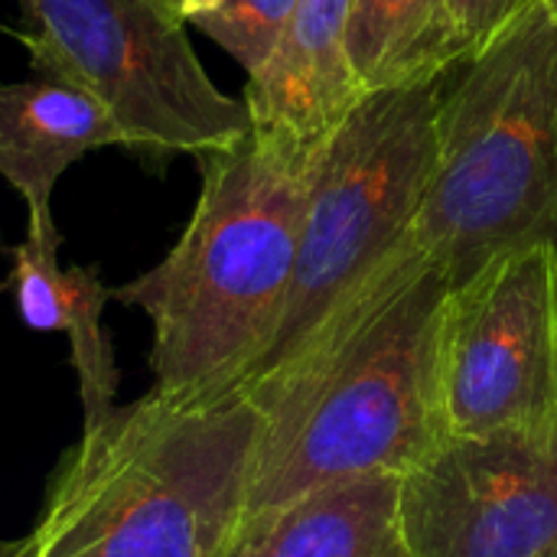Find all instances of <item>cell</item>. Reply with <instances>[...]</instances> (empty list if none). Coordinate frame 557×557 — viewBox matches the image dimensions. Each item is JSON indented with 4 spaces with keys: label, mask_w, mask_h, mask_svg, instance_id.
<instances>
[{
    "label": "cell",
    "mask_w": 557,
    "mask_h": 557,
    "mask_svg": "<svg viewBox=\"0 0 557 557\" xmlns=\"http://www.w3.org/2000/svg\"><path fill=\"white\" fill-rule=\"evenodd\" d=\"M447 277L411 248L294 362L245 385L258 411L248 512L359 476H405L447 437L437 336Z\"/></svg>",
    "instance_id": "6da1fadb"
},
{
    "label": "cell",
    "mask_w": 557,
    "mask_h": 557,
    "mask_svg": "<svg viewBox=\"0 0 557 557\" xmlns=\"http://www.w3.org/2000/svg\"><path fill=\"white\" fill-rule=\"evenodd\" d=\"M313 157L251 127L199 160L202 186L180 242L111 290L150 320L153 392L222 398L245 385L287 304Z\"/></svg>",
    "instance_id": "7a4b0ae2"
},
{
    "label": "cell",
    "mask_w": 557,
    "mask_h": 557,
    "mask_svg": "<svg viewBox=\"0 0 557 557\" xmlns=\"http://www.w3.org/2000/svg\"><path fill=\"white\" fill-rule=\"evenodd\" d=\"M258 411L245 392H147L82 428L55 467L33 557H222L248 509Z\"/></svg>",
    "instance_id": "3957f363"
},
{
    "label": "cell",
    "mask_w": 557,
    "mask_h": 557,
    "mask_svg": "<svg viewBox=\"0 0 557 557\" xmlns=\"http://www.w3.org/2000/svg\"><path fill=\"white\" fill-rule=\"evenodd\" d=\"M441 95L414 248L460 284L490 258L557 245V23L529 0Z\"/></svg>",
    "instance_id": "277c9868"
},
{
    "label": "cell",
    "mask_w": 557,
    "mask_h": 557,
    "mask_svg": "<svg viewBox=\"0 0 557 557\" xmlns=\"http://www.w3.org/2000/svg\"><path fill=\"white\" fill-rule=\"evenodd\" d=\"M441 95L444 78L369 91L317 150L287 304L245 385L294 362L414 248L411 222L437 160Z\"/></svg>",
    "instance_id": "5b68a950"
},
{
    "label": "cell",
    "mask_w": 557,
    "mask_h": 557,
    "mask_svg": "<svg viewBox=\"0 0 557 557\" xmlns=\"http://www.w3.org/2000/svg\"><path fill=\"white\" fill-rule=\"evenodd\" d=\"M20 33L42 75L98 98L147 170L176 157L202 160L251 134L245 98L225 95L202 69L186 23L150 0H20Z\"/></svg>",
    "instance_id": "8992f818"
},
{
    "label": "cell",
    "mask_w": 557,
    "mask_h": 557,
    "mask_svg": "<svg viewBox=\"0 0 557 557\" xmlns=\"http://www.w3.org/2000/svg\"><path fill=\"white\" fill-rule=\"evenodd\" d=\"M437 385L450 437L557 418V245L503 251L447 290Z\"/></svg>",
    "instance_id": "52a82bcc"
},
{
    "label": "cell",
    "mask_w": 557,
    "mask_h": 557,
    "mask_svg": "<svg viewBox=\"0 0 557 557\" xmlns=\"http://www.w3.org/2000/svg\"><path fill=\"white\" fill-rule=\"evenodd\" d=\"M398 496L414 557H555L557 418L447 437L401 476Z\"/></svg>",
    "instance_id": "ba28073f"
},
{
    "label": "cell",
    "mask_w": 557,
    "mask_h": 557,
    "mask_svg": "<svg viewBox=\"0 0 557 557\" xmlns=\"http://www.w3.org/2000/svg\"><path fill=\"white\" fill-rule=\"evenodd\" d=\"M352 0H297V10L245 104L251 127L320 150L359 108L366 88L349 55Z\"/></svg>",
    "instance_id": "9c48e42d"
},
{
    "label": "cell",
    "mask_w": 557,
    "mask_h": 557,
    "mask_svg": "<svg viewBox=\"0 0 557 557\" xmlns=\"http://www.w3.org/2000/svg\"><path fill=\"white\" fill-rule=\"evenodd\" d=\"M59 228L52 215H29L23 242L10 251L7 290L20 320L36 333H62L72 349L78 379L82 428L98 424L117 405L121 372L104 330V304L111 290L95 264H59Z\"/></svg>",
    "instance_id": "30bf717a"
},
{
    "label": "cell",
    "mask_w": 557,
    "mask_h": 557,
    "mask_svg": "<svg viewBox=\"0 0 557 557\" xmlns=\"http://www.w3.org/2000/svg\"><path fill=\"white\" fill-rule=\"evenodd\" d=\"M401 476H359L248 512L222 557H414Z\"/></svg>",
    "instance_id": "8fae6325"
},
{
    "label": "cell",
    "mask_w": 557,
    "mask_h": 557,
    "mask_svg": "<svg viewBox=\"0 0 557 557\" xmlns=\"http://www.w3.org/2000/svg\"><path fill=\"white\" fill-rule=\"evenodd\" d=\"M121 147L108 108L78 85L42 75L0 85V176L29 215H52L59 176L95 147Z\"/></svg>",
    "instance_id": "7c38bea8"
},
{
    "label": "cell",
    "mask_w": 557,
    "mask_h": 557,
    "mask_svg": "<svg viewBox=\"0 0 557 557\" xmlns=\"http://www.w3.org/2000/svg\"><path fill=\"white\" fill-rule=\"evenodd\" d=\"M349 55L366 95L444 78L460 62L450 0H352Z\"/></svg>",
    "instance_id": "4fadbf2b"
},
{
    "label": "cell",
    "mask_w": 557,
    "mask_h": 557,
    "mask_svg": "<svg viewBox=\"0 0 557 557\" xmlns=\"http://www.w3.org/2000/svg\"><path fill=\"white\" fill-rule=\"evenodd\" d=\"M294 10L297 0H199L186 13V26L206 33L251 78L274 55Z\"/></svg>",
    "instance_id": "5bb4252c"
},
{
    "label": "cell",
    "mask_w": 557,
    "mask_h": 557,
    "mask_svg": "<svg viewBox=\"0 0 557 557\" xmlns=\"http://www.w3.org/2000/svg\"><path fill=\"white\" fill-rule=\"evenodd\" d=\"M529 0H450V33L460 62L506 26Z\"/></svg>",
    "instance_id": "9a60e30c"
},
{
    "label": "cell",
    "mask_w": 557,
    "mask_h": 557,
    "mask_svg": "<svg viewBox=\"0 0 557 557\" xmlns=\"http://www.w3.org/2000/svg\"><path fill=\"white\" fill-rule=\"evenodd\" d=\"M153 7H160L163 13H170V16H176V20H183L186 23V13L199 3V0H150Z\"/></svg>",
    "instance_id": "2e32d148"
},
{
    "label": "cell",
    "mask_w": 557,
    "mask_h": 557,
    "mask_svg": "<svg viewBox=\"0 0 557 557\" xmlns=\"http://www.w3.org/2000/svg\"><path fill=\"white\" fill-rule=\"evenodd\" d=\"M7 557H33V539H13V552Z\"/></svg>",
    "instance_id": "e0dca14e"
},
{
    "label": "cell",
    "mask_w": 557,
    "mask_h": 557,
    "mask_svg": "<svg viewBox=\"0 0 557 557\" xmlns=\"http://www.w3.org/2000/svg\"><path fill=\"white\" fill-rule=\"evenodd\" d=\"M10 552H13V539H10V542H7V539H0V557H7Z\"/></svg>",
    "instance_id": "ac0fdd59"
},
{
    "label": "cell",
    "mask_w": 557,
    "mask_h": 557,
    "mask_svg": "<svg viewBox=\"0 0 557 557\" xmlns=\"http://www.w3.org/2000/svg\"><path fill=\"white\" fill-rule=\"evenodd\" d=\"M542 3H545V10L552 13V20L557 23V0H542Z\"/></svg>",
    "instance_id": "d6986e66"
},
{
    "label": "cell",
    "mask_w": 557,
    "mask_h": 557,
    "mask_svg": "<svg viewBox=\"0 0 557 557\" xmlns=\"http://www.w3.org/2000/svg\"><path fill=\"white\" fill-rule=\"evenodd\" d=\"M555 557H557V555H555Z\"/></svg>",
    "instance_id": "ffe728a7"
}]
</instances>
